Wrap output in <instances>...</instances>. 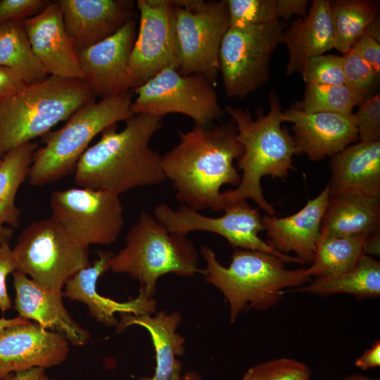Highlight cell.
Returning <instances> with one entry per match:
<instances>
[{
    "instance_id": "cell-22",
    "label": "cell",
    "mask_w": 380,
    "mask_h": 380,
    "mask_svg": "<svg viewBox=\"0 0 380 380\" xmlns=\"http://www.w3.org/2000/svg\"><path fill=\"white\" fill-rule=\"evenodd\" d=\"M97 254L98 258L93 265L79 270L69 279L63 296L84 303L90 315L107 327H117L118 322L114 316L115 312L134 315L155 313L156 300L141 292L135 298L121 303L102 296L96 291L97 280L110 270V261L114 253L100 251Z\"/></svg>"
},
{
    "instance_id": "cell-27",
    "label": "cell",
    "mask_w": 380,
    "mask_h": 380,
    "mask_svg": "<svg viewBox=\"0 0 380 380\" xmlns=\"http://www.w3.org/2000/svg\"><path fill=\"white\" fill-rule=\"evenodd\" d=\"M37 145L26 143L9 152L0 163V244L9 243L19 227L20 210L15 205L18 189L27 177Z\"/></svg>"
},
{
    "instance_id": "cell-12",
    "label": "cell",
    "mask_w": 380,
    "mask_h": 380,
    "mask_svg": "<svg viewBox=\"0 0 380 380\" xmlns=\"http://www.w3.org/2000/svg\"><path fill=\"white\" fill-rule=\"evenodd\" d=\"M220 217H209L184 205L173 209L166 203L156 205L154 217L168 231L186 236L194 231H205L224 238L229 244L236 248L258 251L274 255L285 262L303 264L298 258L277 251L268 242L259 236L265 230L262 217L257 208L247 200H241L224 208Z\"/></svg>"
},
{
    "instance_id": "cell-36",
    "label": "cell",
    "mask_w": 380,
    "mask_h": 380,
    "mask_svg": "<svg viewBox=\"0 0 380 380\" xmlns=\"http://www.w3.org/2000/svg\"><path fill=\"white\" fill-rule=\"evenodd\" d=\"M301 75L305 84H344L343 57L325 53L313 57L307 62Z\"/></svg>"
},
{
    "instance_id": "cell-17",
    "label": "cell",
    "mask_w": 380,
    "mask_h": 380,
    "mask_svg": "<svg viewBox=\"0 0 380 380\" xmlns=\"http://www.w3.org/2000/svg\"><path fill=\"white\" fill-rule=\"evenodd\" d=\"M31 47L50 76L82 80L74 44L67 32L58 2L49 3L23 21Z\"/></svg>"
},
{
    "instance_id": "cell-31",
    "label": "cell",
    "mask_w": 380,
    "mask_h": 380,
    "mask_svg": "<svg viewBox=\"0 0 380 380\" xmlns=\"http://www.w3.org/2000/svg\"><path fill=\"white\" fill-rule=\"evenodd\" d=\"M330 6L334 49L344 54L377 18L379 8L367 0H338L331 1Z\"/></svg>"
},
{
    "instance_id": "cell-26",
    "label": "cell",
    "mask_w": 380,
    "mask_h": 380,
    "mask_svg": "<svg viewBox=\"0 0 380 380\" xmlns=\"http://www.w3.org/2000/svg\"><path fill=\"white\" fill-rule=\"evenodd\" d=\"M380 232V198L364 196L329 197L320 235L370 236Z\"/></svg>"
},
{
    "instance_id": "cell-7",
    "label": "cell",
    "mask_w": 380,
    "mask_h": 380,
    "mask_svg": "<svg viewBox=\"0 0 380 380\" xmlns=\"http://www.w3.org/2000/svg\"><path fill=\"white\" fill-rule=\"evenodd\" d=\"M132 102L126 92L77 110L63 127L47 135L45 145L34 153L27 175L30 184L43 186L69 175L96 135L133 115Z\"/></svg>"
},
{
    "instance_id": "cell-8",
    "label": "cell",
    "mask_w": 380,
    "mask_h": 380,
    "mask_svg": "<svg viewBox=\"0 0 380 380\" xmlns=\"http://www.w3.org/2000/svg\"><path fill=\"white\" fill-rule=\"evenodd\" d=\"M16 270L56 292L79 270L91 265L89 248L73 240L51 216L30 224L12 250Z\"/></svg>"
},
{
    "instance_id": "cell-21",
    "label": "cell",
    "mask_w": 380,
    "mask_h": 380,
    "mask_svg": "<svg viewBox=\"0 0 380 380\" xmlns=\"http://www.w3.org/2000/svg\"><path fill=\"white\" fill-rule=\"evenodd\" d=\"M329 198V184L297 213L284 217L265 215L262 222L268 243L277 251L294 252L303 263H312Z\"/></svg>"
},
{
    "instance_id": "cell-48",
    "label": "cell",
    "mask_w": 380,
    "mask_h": 380,
    "mask_svg": "<svg viewBox=\"0 0 380 380\" xmlns=\"http://www.w3.org/2000/svg\"><path fill=\"white\" fill-rule=\"evenodd\" d=\"M343 380H379V379H372L362 374H350L345 376Z\"/></svg>"
},
{
    "instance_id": "cell-38",
    "label": "cell",
    "mask_w": 380,
    "mask_h": 380,
    "mask_svg": "<svg viewBox=\"0 0 380 380\" xmlns=\"http://www.w3.org/2000/svg\"><path fill=\"white\" fill-rule=\"evenodd\" d=\"M48 4L43 0H1L0 24L23 21L42 10Z\"/></svg>"
},
{
    "instance_id": "cell-20",
    "label": "cell",
    "mask_w": 380,
    "mask_h": 380,
    "mask_svg": "<svg viewBox=\"0 0 380 380\" xmlns=\"http://www.w3.org/2000/svg\"><path fill=\"white\" fill-rule=\"evenodd\" d=\"M15 308L19 316L55 331L74 346L84 345L88 331L75 322L63 305V293L48 290L19 271L13 272Z\"/></svg>"
},
{
    "instance_id": "cell-49",
    "label": "cell",
    "mask_w": 380,
    "mask_h": 380,
    "mask_svg": "<svg viewBox=\"0 0 380 380\" xmlns=\"http://www.w3.org/2000/svg\"><path fill=\"white\" fill-rule=\"evenodd\" d=\"M1 159H0V163H1Z\"/></svg>"
},
{
    "instance_id": "cell-32",
    "label": "cell",
    "mask_w": 380,
    "mask_h": 380,
    "mask_svg": "<svg viewBox=\"0 0 380 380\" xmlns=\"http://www.w3.org/2000/svg\"><path fill=\"white\" fill-rule=\"evenodd\" d=\"M363 99L346 84H306L302 99L293 108L303 112L353 115V110Z\"/></svg>"
},
{
    "instance_id": "cell-14",
    "label": "cell",
    "mask_w": 380,
    "mask_h": 380,
    "mask_svg": "<svg viewBox=\"0 0 380 380\" xmlns=\"http://www.w3.org/2000/svg\"><path fill=\"white\" fill-rule=\"evenodd\" d=\"M138 32L128 72L133 89L166 68L179 70L180 58L173 0H138Z\"/></svg>"
},
{
    "instance_id": "cell-24",
    "label": "cell",
    "mask_w": 380,
    "mask_h": 380,
    "mask_svg": "<svg viewBox=\"0 0 380 380\" xmlns=\"http://www.w3.org/2000/svg\"><path fill=\"white\" fill-rule=\"evenodd\" d=\"M330 5L328 0H314L306 15L284 31L289 51L286 75L301 73L310 58L334 49Z\"/></svg>"
},
{
    "instance_id": "cell-45",
    "label": "cell",
    "mask_w": 380,
    "mask_h": 380,
    "mask_svg": "<svg viewBox=\"0 0 380 380\" xmlns=\"http://www.w3.org/2000/svg\"><path fill=\"white\" fill-rule=\"evenodd\" d=\"M31 321L27 320L20 316L12 319L0 318V331L3 329L18 324H26Z\"/></svg>"
},
{
    "instance_id": "cell-42",
    "label": "cell",
    "mask_w": 380,
    "mask_h": 380,
    "mask_svg": "<svg viewBox=\"0 0 380 380\" xmlns=\"http://www.w3.org/2000/svg\"><path fill=\"white\" fill-rule=\"evenodd\" d=\"M308 0H277V16L285 20L293 15L305 17L307 14Z\"/></svg>"
},
{
    "instance_id": "cell-9",
    "label": "cell",
    "mask_w": 380,
    "mask_h": 380,
    "mask_svg": "<svg viewBox=\"0 0 380 380\" xmlns=\"http://www.w3.org/2000/svg\"><path fill=\"white\" fill-rule=\"evenodd\" d=\"M284 43V30L278 21L229 26L220 49V72L230 99H243L270 78L272 55Z\"/></svg>"
},
{
    "instance_id": "cell-30",
    "label": "cell",
    "mask_w": 380,
    "mask_h": 380,
    "mask_svg": "<svg viewBox=\"0 0 380 380\" xmlns=\"http://www.w3.org/2000/svg\"><path fill=\"white\" fill-rule=\"evenodd\" d=\"M0 65L15 71L27 84L49 77L31 47L23 21L0 24Z\"/></svg>"
},
{
    "instance_id": "cell-34",
    "label": "cell",
    "mask_w": 380,
    "mask_h": 380,
    "mask_svg": "<svg viewBox=\"0 0 380 380\" xmlns=\"http://www.w3.org/2000/svg\"><path fill=\"white\" fill-rule=\"evenodd\" d=\"M230 26L261 25L278 20L277 0H227Z\"/></svg>"
},
{
    "instance_id": "cell-23",
    "label": "cell",
    "mask_w": 380,
    "mask_h": 380,
    "mask_svg": "<svg viewBox=\"0 0 380 380\" xmlns=\"http://www.w3.org/2000/svg\"><path fill=\"white\" fill-rule=\"evenodd\" d=\"M329 197L380 198V141H360L331 158Z\"/></svg>"
},
{
    "instance_id": "cell-37",
    "label": "cell",
    "mask_w": 380,
    "mask_h": 380,
    "mask_svg": "<svg viewBox=\"0 0 380 380\" xmlns=\"http://www.w3.org/2000/svg\"><path fill=\"white\" fill-rule=\"evenodd\" d=\"M353 116L361 141H380V95L364 99Z\"/></svg>"
},
{
    "instance_id": "cell-5",
    "label": "cell",
    "mask_w": 380,
    "mask_h": 380,
    "mask_svg": "<svg viewBox=\"0 0 380 380\" xmlns=\"http://www.w3.org/2000/svg\"><path fill=\"white\" fill-rule=\"evenodd\" d=\"M82 80L49 76L0 104V159L94 101Z\"/></svg>"
},
{
    "instance_id": "cell-10",
    "label": "cell",
    "mask_w": 380,
    "mask_h": 380,
    "mask_svg": "<svg viewBox=\"0 0 380 380\" xmlns=\"http://www.w3.org/2000/svg\"><path fill=\"white\" fill-rule=\"evenodd\" d=\"M133 115L162 118L179 113L191 118L196 126H209L220 119L222 109L213 84L196 75H183L166 68L134 89Z\"/></svg>"
},
{
    "instance_id": "cell-33",
    "label": "cell",
    "mask_w": 380,
    "mask_h": 380,
    "mask_svg": "<svg viewBox=\"0 0 380 380\" xmlns=\"http://www.w3.org/2000/svg\"><path fill=\"white\" fill-rule=\"evenodd\" d=\"M311 374L305 363L281 357L250 367L241 380H310Z\"/></svg>"
},
{
    "instance_id": "cell-18",
    "label": "cell",
    "mask_w": 380,
    "mask_h": 380,
    "mask_svg": "<svg viewBox=\"0 0 380 380\" xmlns=\"http://www.w3.org/2000/svg\"><path fill=\"white\" fill-rule=\"evenodd\" d=\"M281 120L293 124L298 154L305 153L314 162L332 158L359 139L353 115L309 113L291 108L282 111Z\"/></svg>"
},
{
    "instance_id": "cell-40",
    "label": "cell",
    "mask_w": 380,
    "mask_h": 380,
    "mask_svg": "<svg viewBox=\"0 0 380 380\" xmlns=\"http://www.w3.org/2000/svg\"><path fill=\"white\" fill-rule=\"evenodd\" d=\"M360 58L369 63L380 75V43L364 34L352 49Z\"/></svg>"
},
{
    "instance_id": "cell-15",
    "label": "cell",
    "mask_w": 380,
    "mask_h": 380,
    "mask_svg": "<svg viewBox=\"0 0 380 380\" xmlns=\"http://www.w3.org/2000/svg\"><path fill=\"white\" fill-rule=\"evenodd\" d=\"M137 32L132 18L110 37L77 52L82 80L95 96L103 99L133 89L128 65Z\"/></svg>"
},
{
    "instance_id": "cell-2",
    "label": "cell",
    "mask_w": 380,
    "mask_h": 380,
    "mask_svg": "<svg viewBox=\"0 0 380 380\" xmlns=\"http://www.w3.org/2000/svg\"><path fill=\"white\" fill-rule=\"evenodd\" d=\"M162 118L136 114L105 130L87 148L75 168L80 187L103 189L120 194L139 187L156 186L166 179L162 155L151 147L152 137L162 127Z\"/></svg>"
},
{
    "instance_id": "cell-46",
    "label": "cell",
    "mask_w": 380,
    "mask_h": 380,
    "mask_svg": "<svg viewBox=\"0 0 380 380\" xmlns=\"http://www.w3.org/2000/svg\"><path fill=\"white\" fill-rule=\"evenodd\" d=\"M379 18L377 17L367 28L365 34H367L380 43Z\"/></svg>"
},
{
    "instance_id": "cell-3",
    "label": "cell",
    "mask_w": 380,
    "mask_h": 380,
    "mask_svg": "<svg viewBox=\"0 0 380 380\" xmlns=\"http://www.w3.org/2000/svg\"><path fill=\"white\" fill-rule=\"evenodd\" d=\"M268 103L269 111L264 114L258 109L255 119L248 109L225 108L243 148L238 159V168L243 172L236 189L222 192V210L228 205L251 199L267 215L276 213L263 195L261 179L265 176L284 179L293 169V157L298 152L293 137L281 127V106L274 91L269 94Z\"/></svg>"
},
{
    "instance_id": "cell-1",
    "label": "cell",
    "mask_w": 380,
    "mask_h": 380,
    "mask_svg": "<svg viewBox=\"0 0 380 380\" xmlns=\"http://www.w3.org/2000/svg\"><path fill=\"white\" fill-rule=\"evenodd\" d=\"M236 135L232 119L213 128L195 125L179 132V143L162 155L161 160L178 201L196 211L222 210L221 187L237 186L241 182L234 165L243 153Z\"/></svg>"
},
{
    "instance_id": "cell-47",
    "label": "cell",
    "mask_w": 380,
    "mask_h": 380,
    "mask_svg": "<svg viewBox=\"0 0 380 380\" xmlns=\"http://www.w3.org/2000/svg\"><path fill=\"white\" fill-rule=\"evenodd\" d=\"M181 380H203L201 375L195 371H187L182 376Z\"/></svg>"
},
{
    "instance_id": "cell-6",
    "label": "cell",
    "mask_w": 380,
    "mask_h": 380,
    "mask_svg": "<svg viewBox=\"0 0 380 380\" xmlns=\"http://www.w3.org/2000/svg\"><path fill=\"white\" fill-rule=\"evenodd\" d=\"M110 270L137 280L139 291L151 298L160 277L174 273L189 277L202 272L198 252L186 236L170 232L144 211L127 232L125 246L111 258Z\"/></svg>"
},
{
    "instance_id": "cell-11",
    "label": "cell",
    "mask_w": 380,
    "mask_h": 380,
    "mask_svg": "<svg viewBox=\"0 0 380 380\" xmlns=\"http://www.w3.org/2000/svg\"><path fill=\"white\" fill-rule=\"evenodd\" d=\"M52 217L80 246L109 245L117 241L125 224L120 195L103 189L79 187L54 191Z\"/></svg>"
},
{
    "instance_id": "cell-4",
    "label": "cell",
    "mask_w": 380,
    "mask_h": 380,
    "mask_svg": "<svg viewBox=\"0 0 380 380\" xmlns=\"http://www.w3.org/2000/svg\"><path fill=\"white\" fill-rule=\"evenodd\" d=\"M205 262L201 274L224 295L231 322L244 310H266L278 303L285 289L311 281L306 269L287 270L283 260L265 252L236 248L228 267L222 265L214 251L203 246Z\"/></svg>"
},
{
    "instance_id": "cell-28",
    "label": "cell",
    "mask_w": 380,
    "mask_h": 380,
    "mask_svg": "<svg viewBox=\"0 0 380 380\" xmlns=\"http://www.w3.org/2000/svg\"><path fill=\"white\" fill-rule=\"evenodd\" d=\"M369 236H350L320 235L313 260L307 272L312 277H331L353 269L361 257L367 254Z\"/></svg>"
},
{
    "instance_id": "cell-25",
    "label": "cell",
    "mask_w": 380,
    "mask_h": 380,
    "mask_svg": "<svg viewBox=\"0 0 380 380\" xmlns=\"http://www.w3.org/2000/svg\"><path fill=\"white\" fill-rule=\"evenodd\" d=\"M120 315L118 331L136 324L145 328L151 335L156 364L153 376L144 380H181L182 363L177 357L184 353L185 338L176 332L182 322L180 313L178 311L170 313L160 311L154 316L150 314Z\"/></svg>"
},
{
    "instance_id": "cell-16",
    "label": "cell",
    "mask_w": 380,
    "mask_h": 380,
    "mask_svg": "<svg viewBox=\"0 0 380 380\" xmlns=\"http://www.w3.org/2000/svg\"><path fill=\"white\" fill-rule=\"evenodd\" d=\"M69 342L59 334L30 322L0 331V380L12 372L46 368L64 362Z\"/></svg>"
},
{
    "instance_id": "cell-41",
    "label": "cell",
    "mask_w": 380,
    "mask_h": 380,
    "mask_svg": "<svg viewBox=\"0 0 380 380\" xmlns=\"http://www.w3.org/2000/svg\"><path fill=\"white\" fill-rule=\"evenodd\" d=\"M27 85L15 71L0 65V104L18 94Z\"/></svg>"
},
{
    "instance_id": "cell-19",
    "label": "cell",
    "mask_w": 380,
    "mask_h": 380,
    "mask_svg": "<svg viewBox=\"0 0 380 380\" xmlns=\"http://www.w3.org/2000/svg\"><path fill=\"white\" fill-rule=\"evenodd\" d=\"M67 32L77 52L110 37L133 18L134 2L122 0H60Z\"/></svg>"
},
{
    "instance_id": "cell-43",
    "label": "cell",
    "mask_w": 380,
    "mask_h": 380,
    "mask_svg": "<svg viewBox=\"0 0 380 380\" xmlns=\"http://www.w3.org/2000/svg\"><path fill=\"white\" fill-rule=\"evenodd\" d=\"M355 365L367 370L380 366V342L376 341L371 348L366 350L361 356L355 361Z\"/></svg>"
},
{
    "instance_id": "cell-13",
    "label": "cell",
    "mask_w": 380,
    "mask_h": 380,
    "mask_svg": "<svg viewBox=\"0 0 380 380\" xmlns=\"http://www.w3.org/2000/svg\"><path fill=\"white\" fill-rule=\"evenodd\" d=\"M175 4V28L179 51V71L215 83L220 72L219 53L230 26L227 0L203 1L194 9Z\"/></svg>"
},
{
    "instance_id": "cell-44",
    "label": "cell",
    "mask_w": 380,
    "mask_h": 380,
    "mask_svg": "<svg viewBox=\"0 0 380 380\" xmlns=\"http://www.w3.org/2000/svg\"><path fill=\"white\" fill-rule=\"evenodd\" d=\"M4 380H48L44 370L40 367H34L27 371L9 374Z\"/></svg>"
},
{
    "instance_id": "cell-35",
    "label": "cell",
    "mask_w": 380,
    "mask_h": 380,
    "mask_svg": "<svg viewBox=\"0 0 380 380\" xmlns=\"http://www.w3.org/2000/svg\"><path fill=\"white\" fill-rule=\"evenodd\" d=\"M342 57L345 84L362 99L371 96L377 86L380 75L353 49Z\"/></svg>"
},
{
    "instance_id": "cell-29",
    "label": "cell",
    "mask_w": 380,
    "mask_h": 380,
    "mask_svg": "<svg viewBox=\"0 0 380 380\" xmlns=\"http://www.w3.org/2000/svg\"><path fill=\"white\" fill-rule=\"evenodd\" d=\"M296 292H308L320 295L348 293L358 298L380 296V262L365 254L357 265L341 274L316 278L309 285L295 288Z\"/></svg>"
},
{
    "instance_id": "cell-39",
    "label": "cell",
    "mask_w": 380,
    "mask_h": 380,
    "mask_svg": "<svg viewBox=\"0 0 380 380\" xmlns=\"http://www.w3.org/2000/svg\"><path fill=\"white\" fill-rule=\"evenodd\" d=\"M16 271V265L9 243L0 244V310L4 312L12 306L6 286V279L10 273Z\"/></svg>"
}]
</instances>
